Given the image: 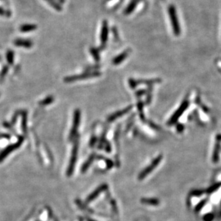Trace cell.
Returning <instances> with one entry per match:
<instances>
[{
    "label": "cell",
    "mask_w": 221,
    "mask_h": 221,
    "mask_svg": "<svg viewBox=\"0 0 221 221\" xmlns=\"http://www.w3.org/2000/svg\"><path fill=\"white\" fill-rule=\"evenodd\" d=\"M100 72H85L82 73V75H72V76H68L64 78V82L66 83L73 82H76L79 80H82V79H85L87 78H90V77H95L100 76Z\"/></svg>",
    "instance_id": "cell-1"
},
{
    "label": "cell",
    "mask_w": 221,
    "mask_h": 221,
    "mask_svg": "<svg viewBox=\"0 0 221 221\" xmlns=\"http://www.w3.org/2000/svg\"><path fill=\"white\" fill-rule=\"evenodd\" d=\"M78 147H79V142L78 140H76V142H75V145H74L72 151V155L70 158V160H69V166L68 168H67V176L69 177L72 175L74 172V170H75V164H76L77 162V153H78Z\"/></svg>",
    "instance_id": "cell-2"
},
{
    "label": "cell",
    "mask_w": 221,
    "mask_h": 221,
    "mask_svg": "<svg viewBox=\"0 0 221 221\" xmlns=\"http://www.w3.org/2000/svg\"><path fill=\"white\" fill-rule=\"evenodd\" d=\"M162 159V155H159V156L157 157L156 158L154 159L152 162H151V164L149 165L148 167H147L146 168L144 169V170L139 174L138 176L139 180H143V179L146 178V176H148V175L150 174L152 171H153V170H155V169L156 168V167L160 164Z\"/></svg>",
    "instance_id": "cell-3"
},
{
    "label": "cell",
    "mask_w": 221,
    "mask_h": 221,
    "mask_svg": "<svg viewBox=\"0 0 221 221\" xmlns=\"http://www.w3.org/2000/svg\"><path fill=\"white\" fill-rule=\"evenodd\" d=\"M169 15H170V18L172 22V26L173 32H174L175 35L178 36L180 34V25L178 23V19L177 17V14L176 12V9L173 6H170L168 9Z\"/></svg>",
    "instance_id": "cell-4"
},
{
    "label": "cell",
    "mask_w": 221,
    "mask_h": 221,
    "mask_svg": "<svg viewBox=\"0 0 221 221\" xmlns=\"http://www.w3.org/2000/svg\"><path fill=\"white\" fill-rule=\"evenodd\" d=\"M24 140L23 137H19V140L15 144L10 145L9 146L6 147V148L2 152L0 153V162H2V161L5 160V158H7V157L12 152H13L14 150H17L18 147H20V145L22 144V142Z\"/></svg>",
    "instance_id": "cell-5"
},
{
    "label": "cell",
    "mask_w": 221,
    "mask_h": 221,
    "mask_svg": "<svg viewBox=\"0 0 221 221\" xmlns=\"http://www.w3.org/2000/svg\"><path fill=\"white\" fill-rule=\"evenodd\" d=\"M80 118H81V112L79 109H77L75 110L74 112V117H73V124L72 129L69 133V139H72L75 136L77 132V129L79 126L80 123Z\"/></svg>",
    "instance_id": "cell-6"
},
{
    "label": "cell",
    "mask_w": 221,
    "mask_h": 221,
    "mask_svg": "<svg viewBox=\"0 0 221 221\" xmlns=\"http://www.w3.org/2000/svg\"><path fill=\"white\" fill-rule=\"evenodd\" d=\"M188 105H189L188 101L185 100L184 102H182V104L180 105V107H179L178 110H177L176 112L173 114L172 116L171 117V118L170 119V120H169L168 124L169 125H173V124H175L176 122H177V121L178 120V119L180 118V117L182 115V113L186 111V109H187V107H188Z\"/></svg>",
    "instance_id": "cell-7"
},
{
    "label": "cell",
    "mask_w": 221,
    "mask_h": 221,
    "mask_svg": "<svg viewBox=\"0 0 221 221\" xmlns=\"http://www.w3.org/2000/svg\"><path fill=\"white\" fill-rule=\"evenodd\" d=\"M107 188V186L106 184H103V185H102V186L98 187L96 190L93 191V192L88 197H87V198L86 200V203H89L92 202V201L94 200L95 198H97V197L99 196V195L101 193L104 192L105 190H106Z\"/></svg>",
    "instance_id": "cell-8"
},
{
    "label": "cell",
    "mask_w": 221,
    "mask_h": 221,
    "mask_svg": "<svg viewBox=\"0 0 221 221\" xmlns=\"http://www.w3.org/2000/svg\"><path fill=\"white\" fill-rule=\"evenodd\" d=\"M107 37H108V24L106 21H104L102 23V29H101L100 41L102 47H105L107 42Z\"/></svg>",
    "instance_id": "cell-9"
},
{
    "label": "cell",
    "mask_w": 221,
    "mask_h": 221,
    "mask_svg": "<svg viewBox=\"0 0 221 221\" xmlns=\"http://www.w3.org/2000/svg\"><path fill=\"white\" fill-rule=\"evenodd\" d=\"M14 44L16 47H24V48H31L33 45L32 42L26 39H17L14 42Z\"/></svg>",
    "instance_id": "cell-10"
},
{
    "label": "cell",
    "mask_w": 221,
    "mask_h": 221,
    "mask_svg": "<svg viewBox=\"0 0 221 221\" xmlns=\"http://www.w3.org/2000/svg\"><path fill=\"white\" fill-rule=\"evenodd\" d=\"M131 108H132V106H130V107H127V108L122 109V110L118 111V112H117L114 113V114L111 115L110 116H109L108 118H107V121H108V122H112V121L115 120V119L118 118V117H122V115H124L126 114V113L128 112L129 111H130L131 109Z\"/></svg>",
    "instance_id": "cell-11"
},
{
    "label": "cell",
    "mask_w": 221,
    "mask_h": 221,
    "mask_svg": "<svg viewBox=\"0 0 221 221\" xmlns=\"http://www.w3.org/2000/svg\"><path fill=\"white\" fill-rule=\"evenodd\" d=\"M129 52H129L128 50L125 51V52H123L122 54H120V55H118V56L115 57V58L112 60L113 65H119V64L122 63V62L127 58V56H128Z\"/></svg>",
    "instance_id": "cell-12"
},
{
    "label": "cell",
    "mask_w": 221,
    "mask_h": 221,
    "mask_svg": "<svg viewBox=\"0 0 221 221\" xmlns=\"http://www.w3.org/2000/svg\"><path fill=\"white\" fill-rule=\"evenodd\" d=\"M37 29V26L34 24H25L20 26L19 31L22 32H29L35 31Z\"/></svg>",
    "instance_id": "cell-13"
},
{
    "label": "cell",
    "mask_w": 221,
    "mask_h": 221,
    "mask_svg": "<svg viewBox=\"0 0 221 221\" xmlns=\"http://www.w3.org/2000/svg\"><path fill=\"white\" fill-rule=\"evenodd\" d=\"M141 203L144 204H148L151 206H158L160 204V200L157 198H142L141 199Z\"/></svg>",
    "instance_id": "cell-14"
},
{
    "label": "cell",
    "mask_w": 221,
    "mask_h": 221,
    "mask_svg": "<svg viewBox=\"0 0 221 221\" xmlns=\"http://www.w3.org/2000/svg\"><path fill=\"white\" fill-rule=\"evenodd\" d=\"M94 159H95V155H92L91 156L88 158V160H87L86 162H85V164L82 165V172L84 173L86 172L87 169L89 168V167L90 166V165L92 163Z\"/></svg>",
    "instance_id": "cell-15"
},
{
    "label": "cell",
    "mask_w": 221,
    "mask_h": 221,
    "mask_svg": "<svg viewBox=\"0 0 221 221\" xmlns=\"http://www.w3.org/2000/svg\"><path fill=\"white\" fill-rule=\"evenodd\" d=\"M49 5H50V6L52 7H53L54 9H56L58 12H61L62 10V7L61 5H59V3L57 2V1L55 0H45Z\"/></svg>",
    "instance_id": "cell-16"
},
{
    "label": "cell",
    "mask_w": 221,
    "mask_h": 221,
    "mask_svg": "<svg viewBox=\"0 0 221 221\" xmlns=\"http://www.w3.org/2000/svg\"><path fill=\"white\" fill-rule=\"evenodd\" d=\"M6 57H7V60L8 64H9V65H12L14 63V59H15V54H14V52L12 50V49H9V50L7 52Z\"/></svg>",
    "instance_id": "cell-17"
},
{
    "label": "cell",
    "mask_w": 221,
    "mask_h": 221,
    "mask_svg": "<svg viewBox=\"0 0 221 221\" xmlns=\"http://www.w3.org/2000/svg\"><path fill=\"white\" fill-rule=\"evenodd\" d=\"M219 150H220V144L217 143L215 147V150L213 155V162H218L219 159Z\"/></svg>",
    "instance_id": "cell-18"
},
{
    "label": "cell",
    "mask_w": 221,
    "mask_h": 221,
    "mask_svg": "<svg viewBox=\"0 0 221 221\" xmlns=\"http://www.w3.org/2000/svg\"><path fill=\"white\" fill-rule=\"evenodd\" d=\"M55 100V98H54L53 96H48L47 97H46L42 100L39 102V105H42V106H45V105H47L49 104H52Z\"/></svg>",
    "instance_id": "cell-19"
},
{
    "label": "cell",
    "mask_w": 221,
    "mask_h": 221,
    "mask_svg": "<svg viewBox=\"0 0 221 221\" xmlns=\"http://www.w3.org/2000/svg\"><path fill=\"white\" fill-rule=\"evenodd\" d=\"M207 202H208V200L207 199H205V200H201L199 203L197 205L196 208H195V210H196V213H198L200 211L201 209H202L203 207L206 206V204L207 203Z\"/></svg>",
    "instance_id": "cell-20"
},
{
    "label": "cell",
    "mask_w": 221,
    "mask_h": 221,
    "mask_svg": "<svg viewBox=\"0 0 221 221\" xmlns=\"http://www.w3.org/2000/svg\"><path fill=\"white\" fill-rule=\"evenodd\" d=\"M90 53L92 55L93 58L95 59V60L99 61V51L98 49L95 48H91L90 49Z\"/></svg>",
    "instance_id": "cell-21"
},
{
    "label": "cell",
    "mask_w": 221,
    "mask_h": 221,
    "mask_svg": "<svg viewBox=\"0 0 221 221\" xmlns=\"http://www.w3.org/2000/svg\"><path fill=\"white\" fill-rule=\"evenodd\" d=\"M220 186H221V183H220V182H219V183H216V184L213 185L212 186L210 187V188H209L208 189V190H207L206 192L208 193H213V192H215V191H216V190H218V189L219 188H220Z\"/></svg>",
    "instance_id": "cell-22"
},
{
    "label": "cell",
    "mask_w": 221,
    "mask_h": 221,
    "mask_svg": "<svg viewBox=\"0 0 221 221\" xmlns=\"http://www.w3.org/2000/svg\"><path fill=\"white\" fill-rule=\"evenodd\" d=\"M23 117H22V128L24 132H26V130H27V113L25 112H23Z\"/></svg>",
    "instance_id": "cell-23"
},
{
    "label": "cell",
    "mask_w": 221,
    "mask_h": 221,
    "mask_svg": "<svg viewBox=\"0 0 221 221\" xmlns=\"http://www.w3.org/2000/svg\"><path fill=\"white\" fill-rule=\"evenodd\" d=\"M205 191L202 190H194L191 192V195L194 196H201L203 194Z\"/></svg>",
    "instance_id": "cell-24"
},
{
    "label": "cell",
    "mask_w": 221,
    "mask_h": 221,
    "mask_svg": "<svg viewBox=\"0 0 221 221\" xmlns=\"http://www.w3.org/2000/svg\"><path fill=\"white\" fill-rule=\"evenodd\" d=\"M136 5H137V2H132V4H131V5L129 6L128 7H127V9L126 10V14H130L134 10Z\"/></svg>",
    "instance_id": "cell-25"
},
{
    "label": "cell",
    "mask_w": 221,
    "mask_h": 221,
    "mask_svg": "<svg viewBox=\"0 0 221 221\" xmlns=\"http://www.w3.org/2000/svg\"><path fill=\"white\" fill-rule=\"evenodd\" d=\"M214 218V216L212 213H208L203 216L204 221H212Z\"/></svg>",
    "instance_id": "cell-26"
},
{
    "label": "cell",
    "mask_w": 221,
    "mask_h": 221,
    "mask_svg": "<svg viewBox=\"0 0 221 221\" xmlns=\"http://www.w3.org/2000/svg\"><path fill=\"white\" fill-rule=\"evenodd\" d=\"M0 15L1 16H7V17H10L11 12L9 11H6L5 9H2V7H0Z\"/></svg>",
    "instance_id": "cell-27"
},
{
    "label": "cell",
    "mask_w": 221,
    "mask_h": 221,
    "mask_svg": "<svg viewBox=\"0 0 221 221\" xmlns=\"http://www.w3.org/2000/svg\"><path fill=\"white\" fill-rule=\"evenodd\" d=\"M105 162H106L107 168V169L112 168L113 167V165H114V163H113V162L112 160H109V159H105Z\"/></svg>",
    "instance_id": "cell-28"
},
{
    "label": "cell",
    "mask_w": 221,
    "mask_h": 221,
    "mask_svg": "<svg viewBox=\"0 0 221 221\" xmlns=\"http://www.w3.org/2000/svg\"><path fill=\"white\" fill-rule=\"evenodd\" d=\"M8 69H9V68H8V66H4L2 69L1 71V74H0V77H5L6 75V74L8 72Z\"/></svg>",
    "instance_id": "cell-29"
},
{
    "label": "cell",
    "mask_w": 221,
    "mask_h": 221,
    "mask_svg": "<svg viewBox=\"0 0 221 221\" xmlns=\"http://www.w3.org/2000/svg\"><path fill=\"white\" fill-rule=\"evenodd\" d=\"M105 150H106L107 152H109L111 151V146L109 145V142H105Z\"/></svg>",
    "instance_id": "cell-30"
},
{
    "label": "cell",
    "mask_w": 221,
    "mask_h": 221,
    "mask_svg": "<svg viewBox=\"0 0 221 221\" xmlns=\"http://www.w3.org/2000/svg\"><path fill=\"white\" fill-rule=\"evenodd\" d=\"M183 129H184V126H183V125L178 124V125H177V130H178L179 132H182Z\"/></svg>",
    "instance_id": "cell-31"
},
{
    "label": "cell",
    "mask_w": 221,
    "mask_h": 221,
    "mask_svg": "<svg viewBox=\"0 0 221 221\" xmlns=\"http://www.w3.org/2000/svg\"><path fill=\"white\" fill-rule=\"evenodd\" d=\"M18 115H19V113H18V112L15 113V115H14V117H12V124H15L16 121H17V119Z\"/></svg>",
    "instance_id": "cell-32"
},
{
    "label": "cell",
    "mask_w": 221,
    "mask_h": 221,
    "mask_svg": "<svg viewBox=\"0 0 221 221\" xmlns=\"http://www.w3.org/2000/svg\"><path fill=\"white\" fill-rule=\"evenodd\" d=\"M97 141V138L95 137H92L91 140H90V143H89V145H91V146H93L95 144V142H96Z\"/></svg>",
    "instance_id": "cell-33"
},
{
    "label": "cell",
    "mask_w": 221,
    "mask_h": 221,
    "mask_svg": "<svg viewBox=\"0 0 221 221\" xmlns=\"http://www.w3.org/2000/svg\"><path fill=\"white\" fill-rule=\"evenodd\" d=\"M112 208H114V210H115V213H117V206H116V204H115V201H112Z\"/></svg>",
    "instance_id": "cell-34"
},
{
    "label": "cell",
    "mask_w": 221,
    "mask_h": 221,
    "mask_svg": "<svg viewBox=\"0 0 221 221\" xmlns=\"http://www.w3.org/2000/svg\"><path fill=\"white\" fill-rule=\"evenodd\" d=\"M55 1L58 2L62 3V4H64L65 2V0H55Z\"/></svg>",
    "instance_id": "cell-35"
},
{
    "label": "cell",
    "mask_w": 221,
    "mask_h": 221,
    "mask_svg": "<svg viewBox=\"0 0 221 221\" xmlns=\"http://www.w3.org/2000/svg\"><path fill=\"white\" fill-rule=\"evenodd\" d=\"M216 138H217V140H221V135H218V136L216 137Z\"/></svg>",
    "instance_id": "cell-36"
},
{
    "label": "cell",
    "mask_w": 221,
    "mask_h": 221,
    "mask_svg": "<svg viewBox=\"0 0 221 221\" xmlns=\"http://www.w3.org/2000/svg\"><path fill=\"white\" fill-rule=\"evenodd\" d=\"M87 221H95V220H93V219H89V218H88V219H87Z\"/></svg>",
    "instance_id": "cell-37"
}]
</instances>
